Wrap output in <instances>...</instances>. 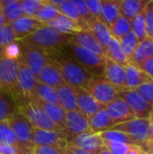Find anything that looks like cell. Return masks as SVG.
<instances>
[{
    "instance_id": "34",
    "label": "cell",
    "mask_w": 153,
    "mask_h": 154,
    "mask_svg": "<svg viewBox=\"0 0 153 154\" xmlns=\"http://www.w3.org/2000/svg\"><path fill=\"white\" fill-rule=\"evenodd\" d=\"M100 136L103 140H108V142H115V143H122V144L127 145H136L139 146V144L134 140L130 135L124 133L122 131H116V130H107V131L101 132Z\"/></svg>"
},
{
    "instance_id": "51",
    "label": "cell",
    "mask_w": 153,
    "mask_h": 154,
    "mask_svg": "<svg viewBox=\"0 0 153 154\" xmlns=\"http://www.w3.org/2000/svg\"><path fill=\"white\" fill-rule=\"evenodd\" d=\"M64 154H98V153H93L90 152V151L84 150L82 148H79V147L75 146V145L70 144V143H67L64 147Z\"/></svg>"
},
{
    "instance_id": "28",
    "label": "cell",
    "mask_w": 153,
    "mask_h": 154,
    "mask_svg": "<svg viewBox=\"0 0 153 154\" xmlns=\"http://www.w3.org/2000/svg\"><path fill=\"white\" fill-rule=\"evenodd\" d=\"M87 29L93 35V37L100 43V45L105 51V49L107 48L109 42H110L111 38H112L110 31H109V27L106 24H104L100 19H93L89 23Z\"/></svg>"
},
{
    "instance_id": "39",
    "label": "cell",
    "mask_w": 153,
    "mask_h": 154,
    "mask_svg": "<svg viewBox=\"0 0 153 154\" xmlns=\"http://www.w3.org/2000/svg\"><path fill=\"white\" fill-rule=\"evenodd\" d=\"M72 3V5L76 8L78 15H79L80 19H81L82 23L84 24V26L87 29L89 23L93 20L92 16L90 15L89 11H88L87 6H86V3L84 0H69Z\"/></svg>"
},
{
    "instance_id": "23",
    "label": "cell",
    "mask_w": 153,
    "mask_h": 154,
    "mask_svg": "<svg viewBox=\"0 0 153 154\" xmlns=\"http://www.w3.org/2000/svg\"><path fill=\"white\" fill-rule=\"evenodd\" d=\"M45 25L51 27L56 32H60V34L70 35V36H72L76 32L83 29V26L80 23L72 20V19H69L68 17L64 16L62 14H59L55 19H53L50 22H48Z\"/></svg>"
},
{
    "instance_id": "61",
    "label": "cell",
    "mask_w": 153,
    "mask_h": 154,
    "mask_svg": "<svg viewBox=\"0 0 153 154\" xmlns=\"http://www.w3.org/2000/svg\"><path fill=\"white\" fill-rule=\"evenodd\" d=\"M39 1H42V2H47V0H39Z\"/></svg>"
},
{
    "instance_id": "31",
    "label": "cell",
    "mask_w": 153,
    "mask_h": 154,
    "mask_svg": "<svg viewBox=\"0 0 153 154\" xmlns=\"http://www.w3.org/2000/svg\"><path fill=\"white\" fill-rule=\"evenodd\" d=\"M150 1L152 0H124L120 3L121 15L131 20L143 12Z\"/></svg>"
},
{
    "instance_id": "42",
    "label": "cell",
    "mask_w": 153,
    "mask_h": 154,
    "mask_svg": "<svg viewBox=\"0 0 153 154\" xmlns=\"http://www.w3.org/2000/svg\"><path fill=\"white\" fill-rule=\"evenodd\" d=\"M57 8H58V11H59L60 14L64 15V16H66L69 19H72V20L80 23V24L83 26V29H86V27L84 26L83 23H82V21H81V19H80L79 15H78L75 6L72 5V3L69 1V0H66V1L62 2L61 4H59V5L57 6Z\"/></svg>"
},
{
    "instance_id": "15",
    "label": "cell",
    "mask_w": 153,
    "mask_h": 154,
    "mask_svg": "<svg viewBox=\"0 0 153 154\" xmlns=\"http://www.w3.org/2000/svg\"><path fill=\"white\" fill-rule=\"evenodd\" d=\"M75 91H76L77 97L78 110H80L82 113L85 114L88 119L91 116H93L94 113H96L100 109L105 107V106L99 104L85 88L75 87Z\"/></svg>"
},
{
    "instance_id": "26",
    "label": "cell",
    "mask_w": 153,
    "mask_h": 154,
    "mask_svg": "<svg viewBox=\"0 0 153 154\" xmlns=\"http://www.w3.org/2000/svg\"><path fill=\"white\" fill-rule=\"evenodd\" d=\"M18 112V106L12 93L0 88V122L8 121Z\"/></svg>"
},
{
    "instance_id": "7",
    "label": "cell",
    "mask_w": 153,
    "mask_h": 154,
    "mask_svg": "<svg viewBox=\"0 0 153 154\" xmlns=\"http://www.w3.org/2000/svg\"><path fill=\"white\" fill-rule=\"evenodd\" d=\"M18 61L19 60L8 59L6 57L0 58V88L12 93L17 103L20 101L17 85Z\"/></svg>"
},
{
    "instance_id": "53",
    "label": "cell",
    "mask_w": 153,
    "mask_h": 154,
    "mask_svg": "<svg viewBox=\"0 0 153 154\" xmlns=\"http://www.w3.org/2000/svg\"><path fill=\"white\" fill-rule=\"evenodd\" d=\"M126 154H147V153H145V151H144L139 146H136V145H130V147H129V149Z\"/></svg>"
},
{
    "instance_id": "21",
    "label": "cell",
    "mask_w": 153,
    "mask_h": 154,
    "mask_svg": "<svg viewBox=\"0 0 153 154\" xmlns=\"http://www.w3.org/2000/svg\"><path fill=\"white\" fill-rule=\"evenodd\" d=\"M148 81H153V79L149 78L143 71L139 70L135 65L129 63V64H127L125 66L124 89L135 90L139 85H142L143 83Z\"/></svg>"
},
{
    "instance_id": "24",
    "label": "cell",
    "mask_w": 153,
    "mask_h": 154,
    "mask_svg": "<svg viewBox=\"0 0 153 154\" xmlns=\"http://www.w3.org/2000/svg\"><path fill=\"white\" fill-rule=\"evenodd\" d=\"M56 92H57L58 103L65 111L78 110L75 87L64 83L56 88Z\"/></svg>"
},
{
    "instance_id": "50",
    "label": "cell",
    "mask_w": 153,
    "mask_h": 154,
    "mask_svg": "<svg viewBox=\"0 0 153 154\" xmlns=\"http://www.w3.org/2000/svg\"><path fill=\"white\" fill-rule=\"evenodd\" d=\"M136 67L141 71H143L145 75H147L149 78H152L153 79V56L147 58L146 60H144Z\"/></svg>"
},
{
    "instance_id": "60",
    "label": "cell",
    "mask_w": 153,
    "mask_h": 154,
    "mask_svg": "<svg viewBox=\"0 0 153 154\" xmlns=\"http://www.w3.org/2000/svg\"><path fill=\"white\" fill-rule=\"evenodd\" d=\"M1 11H2V4L0 3V15H1Z\"/></svg>"
},
{
    "instance_id": "48",
    "label": "cell",
    "mask_w": 153,
    "mask_h": 154,
    "mask_svg": "<svg viewBox=\"0 0 153 154\" xmlns=\"http://www.w3.org/2000/svg\"><path fill=\"white\" fill-rule=\"evenodd\" d=\"M33 154H64V148L60 146H35Z\"/></svg>"
},
{
    "instance_id": "20",
    "label": "cell",
    "mask_w": 153,
    "mask_h": 154,
    "mask_svg": "<svg viewBox=\"0 0 153 154\" xmlns=\"http://www.w3.org/2000/svg\"><path fill=\"white\" fill-rule=\"evenodd\" d=\"M68 143L79 147V148H82L84 150L90 151V152L93 153H99V151L103 147V140L100 136V134L92 133V132H88V133L75 136Z\"/></svg>"
},
{
    "instance_id": "49",
    "label": "cell",
    "mask_w": 153,
    "mask_h": 154,
    "mask_svg": "<svg viewBox=\"0 0 153 154\" xmlns=\"http://www.w3.org/2000/svg\"><path fill=\"white\" fill-rule=\"evenodd\" d=\"M89 11L90 15L93 19H100V13H101V2L102 0H84Z\"/></svg>"
},
{
    "instance_id": "16",
    "label": "cell",
    "mask_w": 153,
    "mask_h": 154,
    "mask_svg": "<svg viewBox=\"0 0 153 154\" xmlns=\"http://www.w3.org/2000/svg\"><path fill=\"white\" fill-rule=\"evenodd\" d=\"M33 102L37 104L39 107L45 112V114L48 116L49 120L57 126L60 133L64 136L63 133H64V128H65V114H66L65 110L59 104L44 103V102L38 101V100H33Z\"/></svg>"
},
{
    "instance_id": "57",
    "label": "cell",
    "mask_w": 153,
    "mask_h": 154,
    "mask_svg": "<svg viewBox=\"0 0 153 154\" xmlns=\"http://www.w3.org/2000/svg\"><path fill=\"white\" fill-rule=\"evenodd\" d=\"M4 24H6V23H5V20H4V18L2 17V15H0V27L3 26Z\"/></svg>"
},
{
    "instance_id": "3",
    "label": "cell",
    "mask_w": 153,
    "mask_h": 154,
    "mask_svg": "<svg viewBox=\"0 0 153 154\" xmlns=\"http://www.w3.org/2000/svg\"><path fill=\"white\" fill-rule=\"evenodd\" d=\"M72 40L70 35H64L56 32L47 25H41L35 32L22 39V42L42 51L59 49L63 44Z\"/></svg>"
},
{
    "instance_id": "56",
    "label": "cell",
    "mask_w": 153,
    "mask_h": 154,
    "mask_svg": "<svg viewBox=\"0 0 153 154\" xmlns=\"http://www.w3.org/2000/svg\"><path fill=\"white\" fill-rule=\"evenodd\" d=\"M14 1H18V0H0V3H1L2 5H4V4L11 3V2H14Z\"/></svg>"
},
{
    "instance_id": "46",
    "label": "cell",
    "mask_w": 153,
    "mask_h": 154,
    "mask_svg": "<svg viewBox=\"0 0 153 154\" xmlns=\"http://www.w3.org/2000/svg\"><path fill=\"white\" fill-rule=\"evenodd\" d=\"M103 145L111 154H126L129 147H130V145L122 144V143L108 142V140H103Z\"/></svg>"
},
{
    "instance_id": "11",
    "label": "cell",
    "mask_w": 153,
    "mask_h": 154,
    "mask_svg": "<svg viewBox=\"0 0 153 154\" xmlns=\"http://www.w3.org/2000/svg\"><path fill=\"white\" fill-rule=\"evenodd\" d=\"M17 85H18L19 94H20V101L21 100L32 101L35 99L36 87L38 85L37 77L20 60L18 61Z\"/></svg>"
},
{
    "instance_id": "4",
    "label": "cell",
    "mask_w": 153,
    "mask_h": 154,
    "mask_svg": "<svg viewBox=\"0 0 153 154\" xmlns=\"http://www.w3.org/2000/svg\"><path fill=\"white\" fill-rule=\"evenodd\" d=\"M18 106V112L21 113L33 126V128L41 130H50V131H57L60 133L59 129L55 125L45 112L33 101H26L21 100L17 103Z\"/></svg>"
},
{
    "instance_id": "52",
    "label": "cell",
    "mask_w": 153,
    "mask_h": 154,
    "mask_svg": "<svg viewBox=\"0 0 153 154\" xmlns=\"http://www.w3.org/2000/svg\"><path fill=\"white\" fill-rule=\"evenodd\" d=\"M0 154H23L20 149L4 143H0Z\"/></svg>"
},
{
    "instance_id": "44",
    "label": "cell",
    "mask_w": 153,
    "mask_h": 154,
    "mask_svg": "<svg viewBox=\"0 0 153 154\" xmlns=\"http://www.w3.org/2000/svg\"><path fill=\"white\" fill-rule=\"evenodd\" d=\"M135 91L139 93L149 105H153V81H148L143 83L135 89Z\"/></svg>"
},
{
    "instance_id": "5",
    "label": "cell",
    "mask_w": 153,
    "mask_h": 154,
    "mask_svg": "<svg viewBox=\"0 0 153 154\" xmlns=\"http://www.w3.org/2000/svg\"><path fill=\"white\" fill-rule=\"evenodd\" d=\"M130 135L141 146L147 140H152V116L149 119H133L113 126L112 129Z\"/></svg>"
},
{
    "instance_id": "38",
    "label": "cell",
    "mask_w": 153,
    "mask_h": 154,
    "mask_svg": "<svg viewBox=\"0 0 153 154\" xmlns=\"http://www.w3.org/2000/svg\"><path fill=\"white\" fill-rule=\"evenodd\" d=\"M131 32L135 35L139 41L148 37L147 29H146L145 19H144V13H139V15L131 19Z\"/></svg>"
},
{
    "instance_id": "19",
    "label": "cell",
    "mask_w": 153,
    "mask_h": 154,
    "mask_svg": "<svg viewBox=\"0 0 153 154\" xmlns=\"http://www.w3.org/2000/svg\"><path fill=\"white\" fill-rule=\"evenodd\" d=\"M43 25L41 22H39L36 18L33 17L21 16L14 22L10 23V26L12 27L15 36L18 40H22L25 37L31 35L33 32H35L38 27Z\"/></svg>"
},
{
    "instance_id": "58",
    "label": "cell",
    "mask_w": 153,
    "mask_h": 154,
    "mask_svg": "<svg viewBox=\"0 0 153 154\" xmlns=\"http://www.w3.org/2000/svg\"><path fill=\"white\" fill-rule=\"evenodd\" d=\"M3 51H4V47L0 46V58L3 57Z\"/></svg>"
},
{
    "instance_id": "8",
    "label": "cell",
    "mask_w": 153,
    "mask_h": 154,
    "mask_svg": "<svg viewBox=\"0 0 153 154\" xmlns=\"http://www.w3.org/2000/svg\"><path fill=\"white\" fill-rule=\"evenodd\" d=\"M19 45H20L19 60L24 65H26L29 70L37 77L43 67L49 63V58L47 57L46 51L25 44L21 40H19Z\"/></svg>"
},
{
    "instance_id": "47",
    "label": "cell",
    "mask_w": 153,
    "mask_h": 154,
    "mask_svg": "<svg viewBox=\"0 0 153 154\" xmlns=\"http://www.w3.org/2000/svg\"><path fill=\"white\" fill-rule=\"evenodd\" d=\"M3 57H6L8 59L19 60L20 57V45H19V40L11 43L10 45L4 47Z\"/></svg>"
},
{
    "instance_id": "59",
    "label": "cell",
    "mask_w": 153,
    "mask_h": 154,
    "mask_svg": "<svg viewBox=\"0 0 153 154\" xmlns=\"http://www.w3.org/2000/svg\"><path fill=\"white\" fill-rule=\"evenodd\" d=\"M113 1L118 2V3H121V2H122V1H124V0H113Z\"/></svg>"
},
{
    "instance_id": "2",
    "label": "cell",
    "mask_w": 153,
    "mask_h": 154,
    "mask_svg": "<svg viewBox=\"0 0 153 154\" xmlns=\"http://www.w3.org/2000/svg\"><path fill=\"white\" fill-rule=\"evenodd\" d=\"M58 51L68 56L89 71L93 77H103L105 68V58L96 55L92 51L83 48L76 43L68 41L63 44Z\"/></svg>"
},
{
    "instance_id": "14",
    "label": "cell",
    "mask_w": 153,
    "mask_h": 154,
    "mask_svg": "<svg viewBox=\"0 0 153 154\" xmlns=\"http://www.w3.org/2000/svg\"><path fill=\"white\" fill-rule=\"evenodd\" d=\"M32 140H33L34 147L35 146H60L65 147L67 142L65 140L64 136L57 131H50V130H41L33 128V134H32Z\"/></svg>"
},
{
    "instance_id": "6",
    "label": "cell",
    "mask_w": 153,
    "mask_h": 154,
    "mask_svg": "<svg viewBox=\"0 0 153 154\" xmlns=\"http://www.w3.org/2000/svg\"><path fill=\"white\" fill-rule=\"evenodd\" d=\"M8 123L14 131L22 152L24 154H33L34 144L32 140L33 126L31 125V123L19 112L8 119Z\"/></svg>"
},
{
    "instance_id": "1",
    "label": "cell",
    "mask_w": 153,
    "mask_h": 154,
    "mask_svg": "<svg viewBox=\"0 0 153 154\" xmlns=\"http://www.w3.org/2000/svg\"><path fill=\"white\" fill-rule=\"evenodd\" d=\"M47 57L51 62L59 68L64 82L72 87L87 88L88 84L92 80L93 75L87 71L83 66L64 55L58 49H49L46 51Z\"/></svg>"
},
{
    "instance_id": "13",
    "label": "cell",
    "mask_w": 153,
    "mask_h": 154,
    "mask_svg": "<svg viewBox=\"0 0 153 154\" xmlns=\"http://www.w3.org/2000/svg\"><path fill=\"white\" fill-rule=\"evenodd\" d=\"M105 110L107 111L108 116H110L113 124L118 125L121 123H125L135 119L134 114L132 113L131 109L127 103L121 97H116L112 102L105 106Z\"/></svg>"
},
{
    "instance_id": "22",
    "label": "cell",
    "mask_w": 153,
    "mask_h": 154,
    "mask_svg": "<svg viewBox=\"0 0 153 154\" xmlns=\"http://www.w3.org/2000/svg\"><path fill=\"white\" fill-rule=\"evenodd\" d=\"M37 80L39 83L50 86L53 88H57L65 83L59 68L50 60H49L48 64L43 67L42 70L39 72V75H37Z\"/></svg>"
},
{
    "instance_id": "27",
    "label": "cell",
    "mask_w": 153,
    "mask_h": 154,
    "mask_svg": "<svg viewBox=\"0 0 153 154\" xmlns=\"http://www.w3.org/2000/svg\"><path fill=\"white\" fill-rule=\"evenodd\" d=\"M152 56H153V38L146 37L145 39L139 41L134 51H133L130 59H129V63L137 66L141 62H143L147 58L152 57Z\"/></svg>"
},
{
    "instance_id": "18",
    "label": "cell",
    "mask_w": 153,
    "mask_h": 154,
    "mask_svg": "<svg viewBox=\"0 0 153 154\" xmlns=\"http://www.w3.org/2000/svg\"><path fill=\"white\" fill-rule=\"evenodd\" d=\"M72 42L82 46L83 48H86L88 51H92L96 55L100 57L105 58V51L100 45V43L96 41V39L93 37V35L89 32L88 29H83L80 32H76L72 36Z\"/></svg>"
},
{
    "instance_id": "12",
    "label": "cell",
    "mask_w": 153,
    "mask_h": 154,
    "mask_svg": "<svg viewBox=\"0 0 153 154\" xmlns=\"http://www.w3.org/2000/svg\"><path fill=\"white\" fill-rule=\"evenodd\" d=\"M118 97L126 102L136 119H149L152 116V106L149 105L135 90H121L118 91Z\"/></svg>"
},
{
    "instance_id": "32",
    "label": "cell",
    "mask_w": 153,
    "mask_h": 154,
    "mask_svg": "<svg viewBox=\"0 0 153 154\" xmlns=\"http://www.w3.org/2000/svg\"><path fill=\"white\" fill-rule=\"evenodd\" d=\"M109 31H110L112 38L120 40L122 37H124L125 35L131 32V20L121 15L109 26Z\"/></svg>"
},
{
    "instance_id": "33",
    "label": "cell",
    "mask_w": 153,
    "mask_h": 154,
    "mask_svg": "<svg viewBox=\"0 0 153 154\" xmlns=\"http://www.w3.org/2000/svg\"><path fill=\"white\" fill-rule=\"evenodd\" d=\"M34 100H38V101L44 102V103H49V104H59L58 103L56 88L44 85V84H41L39 82L37 87H36L35 99Z\"/></svg>"
},
{
    "instance_id": "9",
    "label": "cell",
    "mask_w": 153,
    "mask_h": 154,
    "mask_svg": "<svg viewBox=\"0 0 153 154\" xmlns=\"http://www.w3.org/2000/svg\"><path fill=\"white\" fill-rule=\"evenodd\" d=\"M86 90L102 106H106L118 97V91L104 77H93Z\"/></svg>"
},
{
    "instance_id": "40",
    "label": "cell",
    "mask_w": 153,
    "mask_h": 154,
    "mask_svg": "<svg viewBox=\"0 0 153 154\" xmlns=\"http://www.w3.org/2000/svg\"><path fill=\"white\" fill-rule=\"evenodd\" d=\"M118 41H120L121 46H122L123 51H125L126 56L128 57V59H130L131 55L133 54L137 43H139V39L135 37V35L132 32H130L127 35H125L124 37H122Z\"/></svg>"
},
{
    "instance_id": "43",
    "label": "cell",
    "mask_w": 153,
    "mask_h": 154,
    "mask_svg": "<svg viewBox=\"0 0 153 154\" xmlns=\"http://www.w3.org/2000/svg\"><path fill=\"white\" fill-rule=\"evenodd\" d=\"M15 41H18V39L16 38L10 24H4L0 27V46L5 47Z\"/></svg>"
},
{
    "instance_id": "10",
    "label": "cell",
    "mask_w": 153,
    "mask_h": 154,
    "mask_svg": "<svg viewBox=\"0 0 153 154\" xmlns=\"http://www.w3.org/2000/svg\"><path fill=\"white\" fill-rule=\"evenodd\" d=\"M90 131L88 118L82 113L80 110L66 111L65 114V128H64V137L66 142H70L75 136L88 133Z\"/></svg>"
},
{
    "instance_id": "41",
    "label": "cell",
    "mask_w": 153,
    "mask_h": 154,
    "mask_svg": "<svg viewBox=\"0 0 153 154\" xmlns=\"http://www.w3.org/2000/svg\"><path fill=\"white\" fill-rule=\"evenodd\" d=\"M19 2H20L22 16L33 17V18L36 17L39 8L43 3L39 0H19Z\"/></svg>"
},
{
    "instance_id": "45",
    "label": "cell",
    "mask_w": 153,
    "mask_h": 154,
    "mask_svg": "<svg viewBox=\"0 0 153 154\" xmlns=\"http://www.w3.org/2000/svg\"><path fill=\"white\" fill-rule=\"evenodd\" d=\"M144 19H145L146 29H147V35L150 38H153V2L150 1L146 5L143 11Z\"/></svg>"
},
{
    "instance_id": "55",
    "label": "cell",
    "mask_w": 153,
    "mask_h": 154,
    "mask_svg": "<svg viewBox=\"0 0 153 154\" xmlns=\"http://www.w3.org/2000/svg\"><path fill=\"white\" fill-rule=\"evenodd\" d=\"M98 154H111V153L109 152V151L107 150V149L104 147V145H103V147L101 148V150L99 151V153H98Z\"/></svg>"
},
{
    "instance_id": "54",
    "label": "cell",
    "mask_w": 153,
    "mask_h": 154,
    "mask_svg": "<svg viewBox=\"0 0 153 154\" xmlns=\"http://www.w3.org/2000/svg\"><path fill=\"white\" fill-rule=\"evenodd\" d=\"M64 1H66V0H47L48 3L53 4V5H55V6H58L59 4H61L62 2H64Z\"/></svg>"
},
{
    "instance_id": "36",
    "label": "cell",
    "mask_w": 153,
    "mask_h": 154,
    "mask_svg": "<svg viewBox=\"0 0 153 154\" xmlns=\"http://www.w3.org/2000/svg\"><path fill=\"white\" fill-rule=\"evenodd\" d=\"M1 15L4 18V20H5L6 24H10V23L14 22L18 18H20L22 16V12H21V6L19 0L2 5Z\"/></svg>"
},
{
    "instance_id": "35",
    "label": "cell",
    "mask_w": 153,
    "mask_h": 154,
    "mask_svg": "<svg viewBox=\"0 0 153 154\" xmlns=\"http://www.w3.org/2000/svg\"><path fill=\"white\" fill-rule=\"evenodd\" d=\"M59 14L60 13L58 11L57 6L53 5V4L48 3V2H43L35 18L37 19L39 22H41L42 24L45 25L48 22H50L53 19H55Z\"/></svg>"
},
{
    "instance_id": "37",
    "label": "cell",
    "mask_w": 153,
    "mask_h": 154,
    "mask_svg": "<svg viewBox=\"0 0 153 154\" xmlns=\"http://www.w3.org/2000/svg\"><path fill=\"white\" fill-rule=\"evenodd\" d=\"M0 143L12 145V146H15L16 148H18L21 150V147H20V145H19L18 140H17L16 135H15L14 131H13V129L11 128V126H10V124L8 123V121L0 122Z\"/></svg>"
},
{
    "instance_id": "30",
    "label": "cell",
    "mask_w": 153,
    "mask_h": 154,
    "mask_svg": "<svg viewBox=\"0 0 153 154\" xmlns=\"http://www.w3.org/2000/svg\"><path fill=\"white\" fill-rule=\"evenodd\" d=\"M105 58L118 63L122 66H126L127 64H129L128 57L123 51L120 41L115 38H111L108 46L105 49Z\"/></svg>"
},
{
    "instance_id": "29",
    "label": "cell",
    "mask_w": 153,
    "mask_h": 154,
    "mask_svg": "<svg viewBox=\"0 0 153 154\" xmlns=\"http://www.w3.org/2000/svg\"><path fill=\"white\" fill-rule=\"evenodd\" d=\"M120 16V3L113 1V0H102L100 20L104 24H106L109 27Z\"/></svg>"
},
{
    "instance_id": "17",
    "label": "cell",
    "mask_w": 153,
    "mask_h": 154,
    "mask_svg": "<svg viewBox=\"0 0 153 154\" xmlns=\"http://www.w3.org/2000/svg\"><path fill=\"white\" fill-rule=\"evenodd\" d=\"M103 77L118 91H121V90L124 89L125 66H122V65L105 58V68H104V75Z\"/></svg>"
},
{
    "instance_id": "25",
    "label": "cell",
    "mask_w": 153,
    "mask_h": 154,
    "mask_svg": "<svg viewBox=\"0 0 153 154\" xmlns=\"http://www.w3.org/2000/svg\"><path fill=\"white\" fill-rule=\"evenodd\" d=\"M88 124H89L90 131L92 133L98 134H100L101 132L112 129V127L115 126V124L111 121L110 116H108L107 111L105 110V107L100 109L93 116H90L88 119Z\"/></svg>"
}]
</instances>
